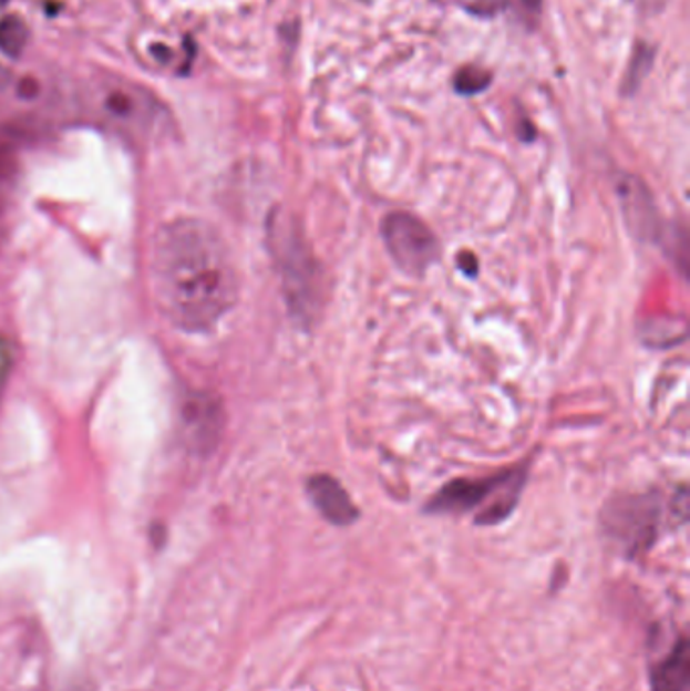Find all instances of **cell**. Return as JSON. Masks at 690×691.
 <instances>
[{"instance_id": "obj_11", "label": "cell", "mask_w": 690, "mask_h": 691, "mask_svg": "<svg viewBox=\"0 0 690 691\" xmlns=\"http://www.w3.org/2000/svg\"><path fill=\"white\" fill-rule=\"evenodd\" d=\"M107 115L116 122H136L138 112H142L141 104L136 100V95L132 92H124V90H116V92L107 93L106 102H104Z\"/></svg>"}, {"instance_id": "obj_1", "label": "cell", "mask_w": 690, "mask_h": 691, "mask_svg": "<svg viewBox=\"0 0 690 691\" xmlns=\"http://www.w3.org/2000/svg\"><path fill=\"white\" fill-rule=\"evenodd\" d=\"M151 277L164 318L183 332L212 330L239 296L229 247L205 220L176 219L158 229Z\"/></svg>"}, {"instance_id": "obj_3", "label": "cell", "mask_w": 690, "mask_h": 691, "mask_svg": "<svg viewBox=\"0 0 690 691\" xmlns=\"http://www.w3.org/2000/svg\"><path fill=\"white\" fill-rule=\"evenodd\" d=\"M271 251L280 267L284 291L288 296V303L296 316L310 320L318 311V303L322 300V277L318 269L315 255L306 245L305 237L292 229L286 217L271 219Z\"/></svg>"}, {"instance_id": "obj_9", "label": "cell", "mask_w": 690, "mask_h": 691, "mask_svg": "<svg viewBox=\"0 0 690 691\" xmlns=\"http://www.w3.org/2000/svg\"><path fill=\"white\" fill-rule=\"evenodd\" d=\"M17 173H19L17 151L9 140L0 138V230H2V223L7 219Z\"/></svg>"}, {"instance_id": "obj_7", "label": "cell", "mask_w": 690, "mask_h": 691, "mask_svg": "<svg viewBox=\"0 0 690 691\" xmlns=\"http://www.w3.org/2000/svg\"><path fill=\"white\" fill-rule=\"evenodd\" d=\"M308 496L322 518L334 526H351L359 519V507L354 506L347 489L330 475H315L308 482Z\"/></svg>"}, {"instance_id": "obj_4", "label": "cell", "mask_w": 690, "mask_h": 691, "mask_svg": "<svg viewBox=\"0 0 690 691\" xmlns=\"http://www.w3.org/2000/svg\"><path fill=\"white\" fill-rule=\"evenodd\" d=\"M389 255L411 276H422L440 257V241L423 220L408 213L387 215L383 225Z\"/></svg>"}, {"instance_id": "obj_2", "label": "cell", "mask_w": 690, "mask_h": 691, "mask_svg": "<svg viewBox=\"0 0 690 691\" xmlns=\"http://www.w3.org/2000/svg\"><path fill=\"white\" fill-rule=\"evenodd\" d=\"M525 484V473H498L486 479H456L428 504L432 514L476 512L478 526H494L511 516Z\"/></svg>"}, {"instance_id": "obj_15", "label": "cell", "mask_w": 690, "mask_h": 691, "mask_svg": "<svg viewBox=\"0 0 690 691\" xmlns=\"http://www.w3.org/2000/svg\"><path fill=\"white\" fill-rule=\"evenodd\" d=\"M0 78H2V70H0Z\"/></svg>"}, {"instance_id": "obj_12", "label": "cell", "mask_w": 690, "mask_h": 691, "mask_svg": "<svg viewBox=\"0 0 690 691\" xmlns=\"http://www.w3.org/2000/svg\"><path fill=\"white\" fill-rule=\"evenodd\" d=\"M492 75L486 70H482L478 65H468L457 71L456 92L462 95H474V93L484 92L491 85Z\"/></svg>"}, {"instance_id": "obj_6", "label": "cell", "mask_w": 690, "mask_h": 691, "mask_svg": "<svg viewBox=\"0 0 690 691\" xmlns=\"http://www.w3.org/2000/svg\"><path fill=\"white\" fill-rule=\"evenodd\" d=\"M183 425L193 450L212 451L222 435L223 409L209 394L197 392L183 406Z\"/></svg>"}, {"instance_id": "obj_14", "label": "cell", "mask_w": 690, "mask_h": 691, "mask_svg": "<svg viewBox=\"0 0 690 691\" xmlns=\"http://www.w3.org/2000/svg\"><path fill=\"white\" fill-rule=\"evenodd\" d=\"M12 367V346L9 340H4L2 336H0V391H2V386H4V382H7V377H9V372H11Z\"/></svg>"}, {"instance_id": "obj_5", "label": "cell", "mask_w": 690, "mask_h": 691, "mask_svg": "<svg viewBox=\"0 0 690 691\" xmlns=\"http://www.w3.org/2000/svg\"><path fill=\"white\" fill-rule=\"evenodd\" d=\"M655 506L646 504V497L624 499L620 506L609 507L606 530L621 542L626 550L640 553L655 540Z\"/></svg>"}, {"instance_id": "obj_8", "label": "cell", "mask_w": 690, "mask_h": 691, "mask_svg": "<svg viewBox=\"0 0 690 691\" xmlns=\"http://www.w3.org/2000/svg\"><path fill=\"white\" fill-rule=\"evenodd\" d=\"M689 683L690 643L687 637H680L670 653L650 671V685L652 691H689Z\"/></svg>"}, {"instance_id": "obj_10", "label": "cell", "mask_w": 690, "mask_h": 691, "mask_svg": "<svg viewBox=\"0 0 690 691\" xmlns=\"http://www.w3.org/2000/svg\"><path fill=\"white\" fill-rule=\"evenodd\" d=\"M29 41V27L21 17L7 14L0 19V51L7 58L17 59Z\"/></svg>"}, {"instance_id": "obj_13", "label": "cell", "mask_w": 690, "mask_h": 691, "mask_svg": "<svg viewBox=\"0 0 690 691\" xmlns=\"http://www.w3.org/2000/svg\"><path fill=\"white\" fill-rule=\"evenodd\" d=\"M506 2L513 7L515 14L525 21L537 19L540 9H543V0H506Z\"/></svg>"}]
</instances>
